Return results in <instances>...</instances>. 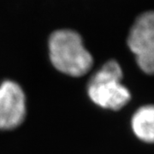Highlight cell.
Returning <instances> with one entry per match:
<instances>
[{"label":"cell","mask_w":154,"mask_h":154,"mask_svg":"<svg viewBox=\"0 0 154 154\" xmlns=\"http://www.w3.org/2000/svg\"><path fill=\"white\" fill-rule=\"evenodd\" d=\"M49 53L53 66L70 76H82L94 64V58L85 48L81 35L69 29H60L51 33Z\"/></svg>","instance_id":"cell-1"},{"label":"cell","mask_w":154,"mask_h":154,"mask_svg":"<svg viewBox=\"0 0 154 154\" xmlns=\"http://www.w3.org/2000/svg\"><path fill=\"white\" fill-rule=\"evenodd\" d=\"M25 116L26 99L22 88L15 82H4L0 86V129L16 128Z\"/></svg>","instance_id":"cell-4"},{"label":"cell","mask_w":154,"mask_h":154,"mask_svg":"<svg viewBox=\"0 0 154 154\" xmlns=\"http://www.w3.org/2000/svg\"><path fill=\"white\" fill-rule=\"evenodd\" d=\"M131 129L139 140L154 144V105H141L131 117Z\"/></svg>","instance_id":"cell-5"},{"label":"cell","mask_w":154,"mask_h":154,"mask_svg":"<svg viewBox=\"0 0 154 154\" xmlns=\"http://www.w3.org/2000/svg\"><path fill=\"white\" fill-rule=\"evenodd\" d=\"M128 48L141 71L154 75V11H146L135 19L127 38Z\"/></svg>","instance_id":"cell-3"},{"label":"cell","mask_w":154,"mask_h":154,"mask_svg":"<svg viewBox=\"0 0 154 154\" xmlns=\"http://www.w3.org/2000/svg\"><path fill=\"white\" fill-rule=\"evenodd\" d=\"M123 71L116 60H109L92 76L88 83L90 99L101 108L119 110L131 100V93L123 85Z\"/></svg>","instance_id":"cell-2"}]
</instances>
